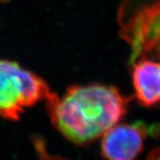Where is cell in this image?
<instances>
[{"instance_id":"cell-1","label":"cell","mask_w":160,"mask_h":160,"mask_svg":"<svg viewBox=\"0 0 160 160\" xmlns=\"http://www.w3.org/2000/svg\"><path fill=\"white\" fill-rule=\"evenodd\" d=\"M52 124L69 141L87 144L102 137L126 115L128 100L113 86H69L62 96L46 100Z\"/></svg>"},{"instance_id":"cell-2","label":"cell","mask_w":160,"mask_h":160,"mask_svg":"<svg viewBox=\"0 0 160 160\" xmlns=\"http://www.w3.org/2000/svg\"><path fill=\"white\" fill-rule=\"evenodd\" d=\"M118 22L131 48L130 65L141 59L160 62V0H124Z\"/></svg>"},{"instance_id":"cell-3","label":"cell","mask_w":160,"mask_h":160,"mask_svg":"<svg viewBox=\"0 0 160 160\" xmlns=\"http://www.w3.org/2000/svg\"><path fill=\"white\" fill-rule=\"evenodd\" d=\"M51 92L42 78L16 62L0 59V117L17 121L24 109L46 101Z\"/></svg>"},{"instance_id":"cell-4","label":"cell","mask_w":160,"mask_h":160,"mask_svg":"<svg viewBox=\"0 0 160 160\" xmlns=\"http://www.w3.org/2000/svg\"><path fill=\"white\" fill-rule=\"evenodd\" d=\"M148 134L149 127L142 122L118 124L102 135V156L107 160H134Z\"/></svg>"},{"instance_id":"cell-5","label":"cell","mask_w":160,"mask_h":160,"mask_svg":"<svg viewBox=\"0 0 160 160\" xmlns=\"http://www.w3.org/2000/svg\"><path fill=\"white\" fill-rule=\"evenodd\" d=\"M135 99L143 107L160 103V62L141 59L131 65Z\"/></svg>"},{"instance_id":"cell-6","label":"cell","mask_w":160,"mask_h":160,"mask_svg":"<svg viewBox=\"0 0 160 160\" xmlns=\"http://www.w3.org/2000/svg\"><path fill=\"white\" fill-rule=\"evenodd\" d=\"M32 142L34 144L35 149L38 155L37 160H68L62 157H59L56 155H52L49 153L46 149V142L43 138L38 135H35L32 138Z\"/></svg>"},{"instance_id":"cell-7","label":"cell","mask_w":160,"mask_h":160,"mask_svg":"<svg viewBox=\"0 0 160 160\" xmlns=\"http://www.w3.org/2000/svg\"><path fill=\"white\" fill-rule=\"evenodd\" d=\"M146 160H160V148H154L151 149Z\"/></svg>"}]
</instances>
